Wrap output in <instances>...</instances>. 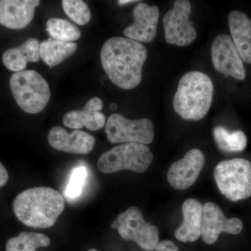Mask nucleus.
I'll list each match as a JSON object with an SVG mask.
<instances>
[{
    "instance_id": "obj_1",
    "label": "nucleus",
    "mask_w": 251,
    "mask_h": 251,
    "mask_svg": "<svg viewBox=\"0 0 251 251\" xmlns=\"http://www.w3.org/2000/svg\"><path fill=\"white\" fill-rule=\"evenodd\" d=\"M148 51L141 43L126 37L110 38L100 50L104 72L114 85L130 90L140 85Z\"/></svg>"
},
{
    "instance_id": "obj_2",
    "label": "nucleus",
    "mask_w": 251,
    "mask_h": 251,
    "mask_svg": "<svg viewBox=\"0 0 251 251\" xmlns=\"http://www.w3.org/2000/svg\"><path fill=\"white\" fill-rule=\"evenodd\" d=\"M64 200L50 187L29 188L18 195L13 202L15 216L33 228H49L57 222L64 210Z\"/></svg>"
},
{
    "instance_id": "obj_3",
    "label": "nucleus",
    "mask_w": 251,
    "mask_h": 251,
    "mask_svg": "<svg viewBox=\"0 0 251 251\" xmlns=\"http://www.w3.org/2000/svg\"><path fill=\"white\" fill-rule=\"evenodd\" d=\"M213 94L210 77L197 71L188 72L179 81L173 99L175 111L186 120H202L211 108Z\"/></svg>"
},
{
    "instance_id": "obj_4",
    "label": "nucleus",
    "mask_w": 251,
    "mask_h": 251,
    "mask_svg": "<svg viewBox=\"0 0 251 251\" xmlns=\"http://www.w3.org/2000/svg\"><path fill=\"white\" fill-rule=\"evenodd\" d=\"M9 85L16 103L27 113L42 111L50 99L49 83L36 71L14 73L10 78Z\"/></svg>"
},
{
    "instance_id": "obj_5",
    "label": "nucleus",
    "mask_w": 251,
    "mask_h": 251,
    "mask_svg": "<svg viewBox=\"0 0 251 251\" xmlns=\"http://www.w3.org/2000/svg\"><path fill=\"white\" fill-rule=\"evenodd\" d=\"M153 160L150 149L143 144H122L104 152L97 162L99 171L112 174L123 170L143 173L148 171Z\"/></svg>"
},
{
    "instance_id": "obj_6",
    "label": "nucleus",
    "mask_w": 251,
    "mask_h": 251,
    "mask_svg": "<svg viewBox=\"0 0 251 251\" xmlns=\"http://www.w3.org/2000/svg\"><path fill=\"white\" fill-rule=\"evenodd\" d=\"M219 191L232 202L251 196V163L244 158L220 162L214 171Z\"/></svg>"
},
{
    "instance_id": "obj_7",
    "label": "nucleus",
    "mask_w": 251,
    "mask_h": 251,
    "mask_svg": "<svg viewBox=\"0 0 251 251\" xmlns=\"http://www.w3.org/2000/svg\"><path fill=\"white\" fill-rule=\"evenodd\" d=\"M111 227L117 229L122 239L133 241L143 250H156L159 241V230L156 226L145 221L139 208L130 206L120 213Z\"/></svg>"
},
{
    "instance_id": "obj_8",
    "label": "nucleus",
    "mask_w": 251,
    "mask_h": 251,
    "mask_svg": "<svg viewBox=\"0 0 251 251\" xmlns=\"http://www.w3.org/2000/svg\"><path fill=\"white\" fill-rule=\"evenodd\" d=\"M105 133L112 144L136 143L150 145L154 139V126L150 119L130 120L112 114L105 123Z\"/></svg>"
},
{
    "instance_id": "obj_9",
    "label": "nucleus",
    "mask_w": 251,
    "mask_h": 251,
    "mask_svg": "<svg viewBox=\"0 0 251 251\" xmlns=\"http://www.w3.org/2000/svg\"><path fill=\"white\" fill-rule=\"evenodd\" d=\"M191 4L188 0H176L163 18L165 38L168 44L179 47L190 45L197 32L190 21Z\"/></svg>"
},
{
    "instance_id": "obj_10",
    "label": "nucleus",
    "mask_w": 251,
    "mask_h": 251,
    "mask_svg": "<svg viewBox=\"0 0 251 251\" xmlns=\"http://www.w3.org/2000/svg\"><path fill=\"white\" fill-rule=\"evenodd\" d=\"M211 54L213 65L218 72L236 80L245 79V68L231 36L227 34L216 36L211 44Z\"/></svg>"
},
{
    "instance_id": "obj_11",
    "label": "nucleus",
    "mask_w": 251,
    "mask_h": 251,
    "mask_svg": "<svg viewBox=\"0 0 251 251\" xmlns=\"http://www.w3.org/2000/svg\"><path fill=\"white\" fill-rule=\"evenodd\" d=\"M242 229L243 223L240 219H227L215 203L206 202L203 206L201 236L206 244H214L222 232L236 235Z\"/></svg>"
},
{
    "instance_id": "obj_12",
    "label": "nucleus",
    "mask_w": 251,
    "mask_h": 251,
    "mask_svg": "<svg viewBox=\"0 0 251 251\" xmlns=\"http://www.w3.org/2000/svg\"><path fill=\"white\" fill-rule=\"evenodd\" d=\"M204 163L205 157L201 150H190L184 158L172 164L167 175L168 183L175 189H187L197 181Z\"/></svg>"
},
{
    "instance_id": "obj_13",
    "label": "nucleus",
    "mask_w": 251,
    "mask_h": 251,
    "mask_svg": "<svg viewBox=\"0 0 251 251\" xmlns=\"http://www.w3.org/2000/svg\"><path fill=\"white\" fill-rule=\"evenodd\" d=\"M159 15L156 6L139 3L133 9V23L124 29V35L139 43L152 42L156 36Z\"/></svg>"
},
{
    "instance_id": "obj_14",
    "label": "nucleus",
    "mask_w": 251,
    "mask_h": 251,
    "mask_svg": "<svg viewBox=\"0 0 251 251\" xmlns=\"http://www.w3.org/2000/svg\"><path fill=\"white\" fill-rule=\"evenodd\" d=\"M48 140L54 150L74 154H87L95 145V138L90 133L80 130H74L69 133L58 126L49 130Z\"/></svg>"
},
{
    "instance_id": "obj_15",
    "label": "nucleus",
    "mask_w": 251,
    "mask_h": 251,
    "mask_svg": "<svg viewBox=\"0 0 251 251\" xmlns=\"http://www.w3.org/2000/svg\"><path fill=\"white\" fill-rule=\"evenodd\" d=\"M39 4V0H0V25L13 29L27 27Z\"/></svg>"
},
{
    "instance_id": "obj_16",
    "label": "nucleus",
    "mask_w": 251,
    "mask_h": 251,
    "mask_svg": "<svg viewBox=\"0 0 251 251\" xmlns=\"http://www.w3.org/2000/svg\"><path fill=\"white\" fill-rule=\"evenodd\" d=\"M103 102L99 97L90 99L82 110H72L63 117V124L68 128L78 130L85 126L91 130H98L105 125V117L100 110Z\"/></svg>"
},
{
    "instance_id": "obj_17",
    "label": "nucleus",
    "mask_w": 251,
    "mask_h": 251,
    "mask_svg": "<svg viewBox=\"0 0 251 251\" xmlns=\"http://www.w3.org/2000/svg\"><path fill=\"white\" fill-rule=\"evenodd\" d=\"M203 206L196 199H188L182 205L184 222L176 229L175 236L183 243L195 242L201 236Z\"/></svg>"
},
{
    "instance_id": "obj_18",
    "label": "nucleus",
    "mask_w": 251,
    "mask_h": 251,
    "mask_svg": "<svg viewBox=\"0 0 251 251\" xmlns=\"http://www.w3.org/2000/svg\"><path fill=\"white\" fill-rule=\"evenodd\" d=\"M231 36L242 60L251 64V21L247 14L232 11L228 15Z\"/></svg>"
},
{
    "instance_id": "obj_19",
    "label": "nucleus",
    "mask_w": 251,
    "mask_h": 251,
    "mask_svg": "<svg viewBox=\"0 0 251 251\" xmlns=\"http://www.w3.org/2000/svg\"><path fill=\"white\" fill-rule=\"evenodd\" d=\"M39 46L37 39L29 38L19 47L6 50L2 55L3 64L11 72H23L27 67V62L39 61Z\"/></svg>"
},
{
    "instance_id": "obj_20",
    "label": "nucleus",
    "mask_w": 251,
    "mask_h": 251,
    "mask_svg": "<svg viewBox=\"0 0 251 251\" xmlns=\"http://www.w3.org/2000/svg\"><path fill=\"white\" fill-rule=\"evenodd\" d=\"M77 44L49 39L39 46V54L42 60L50 68L55 67L76 52Z\"/></svg>"
},
{
    "instance_id": "obj_21",
    "label": "nucleus",
    "mask_w": 251,
    "mask_h": 251,
    "mask_svg": "<svg viewBox=\"0 0 251 251\" xmlns=\"http://www.w3.org/2000/svg\"><path fill=\"white\" fill-rule=\"evenodd\" d=\"M216 145L224 152L242 151L247 147V139L242 130L229 133L223 126H216L213 130Z\"/></svg>"
},
{
    "instance_id": "obj_22",
    "label": "nucleus",
    "mask_w": 251,
    "mask_h": 251,
    "mask_svg": "<svg viewBox=\"0 0 251 251\" xmlns=\"http://www.w3.org/2000/svg\"><path fill=\"white\" fill-rule=\"evenodd\" d=\"M50 239L37 232H21L18 237H12L6 244V251H36L41 247H47Z\"/></svg>"
},
{
    "instance_id": "obj_23",
    "label": "nucleus",
    "mask_w": 251,
    "mask_h": 251,
    "mask_svg": "<svg viewBox=\"0 0 251 251\" xmlns=\"http://www.w3.org/2000/svg\"><path fill=\"white\" fill-rule=\"evenodd\" d=\"M46 31L54 40L74 42L80 39L81 31L67 20L52 18L46 23Z\"/></svg>"
},
{
    "instance_id": "obj_24",
    "label": "nucleus",
    "mask_w": 251,
    "mask_h": 251,
    "mask_svg": "<svg viewBox=\"0 0 251 251\" xmlns=\"http://www.w3.org/2000/svg\"><path fill=\"white\" fill-rule=\"evenodd\" d=\"M63 9L68 17L79 25H85L90 22L91 11L82 0H63Z\"/></svg>"
},
{
    "instance_id": "obj_25",
    "label": "nucleus",
    "mask_w": 251,
    "mask_h": 251,
    "mask_svg": "<svg viewBox=\"0 0 251 251\" xmlns=\"http://www.w3.org/2000/svg\"><path fill=\"white\" fill-rule=\"evenodd\" d=\"M87 171L85 167L80 166L73 171L66 189L65 194L71 199H75L81 194L85 184Z\"/></svg>"
},
{
    "instance_id": "obj_26",
    "label": "nucleus",
    "mask_w": 251,
    "mask_h": 251,
    "mask_svg": "<svg viewBox=\"0 0 251 251\" xmlns=\"http://www.w3.org/2000/svg\"><path fill=\"white\" fill-rule=\"evenodd\" d=\"M155 251H179V249L171 241L164 240L158 243Z\"/></svg>"
},
{
    "instance_id": "obj_27",
    "label": "nucleus",
    "mask_w": 251,
    "mask_h": 251,
    "mask_svg": "<svg viewBox=\"0 0 251 251\" xmlns=\"http://www.w3.org/2000/svg\"><path fill=\"white\" fill-rule=\"evenodd\" d=\"M9 180V174L2 163H0V188L4 186Z\"/></svg>"
},
{
    "instance_id": "obj_28",
    "label": "nucleus",
    "mask_w": 251,
    "mask_h": 251,
    "mask_svg": "<svg viewBox=\"0 0 251 251\" xmlns=\"http://www.w3.org/2000/svg\"><path fill=\"white\" fill-rule=\"evenodd\" d=\"M136 1H135V0H119L117 3L121 6H123V5L130 4V3L136 2Z\"/></svg>"
},
{
    "instance_id": "obj_29",
    "label": "nucleus",
    "mask_w": 251,
    "mask_h": 251,
    "mask_svg": "<svg viewBox=\"0 0 251 251\" xmlns=\"http://www.w3.org/2000/svg\"><path fill=\"white\" fill-rule=\"evenodd\" d=\"M109 108H110V110H115L117 109V105L115 103H111L110 104V107H109Z\"/></svg>"
},
{
    "instance_id": "obj_30",
    "label": "nucleus",
    "mask_w": 251,
    "mask_h": 251,
    "mask_svg": "<svg viewBox=\"0 0 251 251\" xmlns=\"http://www.w3.org/2000/svg\"><path fill=\"white\" fill-rule=\"evenodd\" d=\"M87 251H98L96 250V249H90V250H89Z\"/></svg>"
}]
</instances>
